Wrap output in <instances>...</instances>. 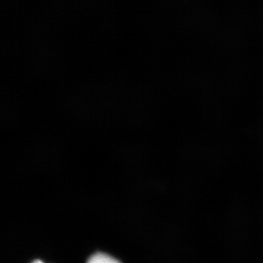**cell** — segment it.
<instances>
[{
  "label": "cell",
  "instance_id": "cell-2",
  "mask_svg": "<svg viewBox=\"0 0 263 263\" xmlns=\"http://www.w3.org/2000/svg\"><path fill=\"white\" fill-rule=\"evenodd\" d=\"M32 263H43L42 261L41 260H35L34 262H33Z\"/></svg>",
  "mask_w": 263,
  "mask_h": 263
},
{
  "label": "cell",
  "instance_id": "cell-1",
  "mask_svg": "<svg viewBox=\"0 0 263 263\" xmlns=\"http://www.w3.org/2000/svg\"><path fill=\"white\" fill-rule=\"evenodd\" d=\"M87 263H120L117 259L110 257L108 254L97 253L91 256Z\"/></svg>",
  "mask_w": 263,
  "mask_h": 263
}]
</instances>
